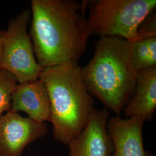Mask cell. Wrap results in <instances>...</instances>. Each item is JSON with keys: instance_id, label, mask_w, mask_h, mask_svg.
Segmentation results:
<instances>
[{"instance_id": "cell-3", "label": "cell", "mask_w": 156, "mask_h": 156, "mask_svg": "<svg viewBox=\"0 0 156 156\" xmlns=\"http://www.w3.org/2000/svg\"><path fill=\"white\" fill-rule=\"evenodd\" d=\"M39 79L49 97L53 137L68 145L81 133L94 109V101L82 78V67H49L43 69Z\"/></svg>"}, {"instance_id": "cell-10", "label": "cell", "mask_w": 156, "mask_h": 156, "mask_svg": "<svg viewBox=\"0 0 156 156\" xmlns=\"http://www.w3.org/2000/svg\"><path fill=\"white\" fill-rule=\"evenodd\" d=\"M156 110V67L137 73L134 95L123 111L126 118L151 122Z\"/></svg>"}, {"instance_id": "cell-5", "label": "cell", "mask_w": 156, "mask_h": 156, "mask_svg": "<svg viewBox=\"0 0 156 156\" xmlns=\"http://www.w3.org/2000/svg\"><path fill=\"white\" fill-rule=\"evenodd\" d=\"M31 18V11L24 10L9 20L5 31L1 69L12 73L19 83L38 79L43 71L36 60L27 32Z\"/></svg>"}, {"instance_id": "cell-2", "label": "cell", "mask_w": 156, "mask_h": 156, "mask_svg": "<svg viewBox=\"0 0 156 156\" xmlns=\"http://www.w3.org/2000/svg\"><path fill=\"white\" fill-rule=\"evenodd\" d=\"M132 44L119 37H101L91 60L82 67L90 94L117 116L132 98L136 86L137 73L131 62Z\"/></svg>"}, {"instance_id": "cell-12", "label": "cell", "mask_w": 156, "mask_h": 156, "mask_svg": "<svg viewBox=\"0 0 156 156\" xmlns=\"http://www.w3.org/2000/svg\"><path fill=\"white\" fill-rule=\"evenodd\" d=\"M17 84L16 78L12 73L0 69V117L10 111L12 95Z\"/></svg>"}, {"instance_id": "cell-7", "label": "cell", "mask_w": 156, "mask_h": 156, "mask_svg": "<svg viewBox=\"0 0 156 156\" xmlns=\"http://www.w3.org/2000/svg\"><path fill=\"white\" fill-rule=\"evenodd\" d=\"M109 117L105 108H94L81 133L68 144L69 156H112L114 145L106 127Z\"/></svg>"}, {"instance_id": "cell-1", "label": "cell", "mask_w": 156, "mask_h": 156, "mask_svg": "<svg viewBox=\"0 0 156 156\" xmlns=\"http://www.w3.org/2000/svg\"><path fill=\"white\" fill-rule=\"evenodd\" d=\"M88 1L33 0L30 36L43 69L78 66L91 35L85 11Z\"/></svg>"}, {"instance_id": "cell-11", "label": "cell", "mask_w": 156, "mask_h": 156, "mask_svg": "<svg viewBox=\"0 0 156 156\" xmlns=\"http://www.w3.org/2000/svg\"><path fill=\"white\" fill-rule=\"evenodd\" d=\"M131 62L137 73L156 67V36L137 38L133 41Z\"/></svg>"}, {"instance_id": "cell-4", "label": "cell", "mask_w": 156, "mask_h": 156, "mask_svg": "<svg viewBox=\"0 0 156 156\" xmlns=\"http://www.w3.org/2000/svg\"><path fill=\"white\" fill-rule=\"evenodd\" d=\"M156 6V0L88 1L90 34L134 41L140 24Z\"/></svg>"}, {"instance_id": "cell-6", "label": "cell", "mask_w": 156, "mask_h": 156, "mask_svg": "<svg viewBox=\"0 0 156 156\" xmlns=\"http://www.w3.org/2000/svg\"><path fill=\"white\" fill-rule=\"evenodd\" d=\"M48 125L19 113L8 112L0 117V156H22L28 145L48 134Z\"/></svg>"}, {"instance_id": "cell-8", "label": "cell", "mask_w": 156, "mask_h": 156, "mask_svg": "<svg viewBox=\"0 0 156 156\" xmlns=\"http://www.w3.org/2000/svg\"><path fill=\"white\" fill-rule=\"evenodd\" d=\"M145 122L138 117L109 119L107 130L114 145L112 156H155L145 150L142 130Z\"/></svg>"}, {"instance_id": "cell-9", "label": "cell", "mask_w": 156, "mask_h": 156, "mask_svg": "<svg viewBox=\"0 0 156 156\" xmlns=\"http://www.w3.org/2000/svg\"><path fill=\"white\" fill-rule=\"evenodd\" d=\"M10 112H24L28 117L39 123L51 122L48 92L39 79L17 84L12 95Z\"/></svg>"}, {"instance_id": "cell-13", "label": "cell", "mask_w": 156, "mask_h": 156, "mask_svg": "<svg viewBox=\"0 0 156 156\" xmlns=\"http://www.w3.org/2000/svg\"><path fill=\"white\" fill-rule=\"evenodd\" d=\"M5 30H0V69H1V60H2V45L4 38Z\"/></svg>"}]
</instances>
